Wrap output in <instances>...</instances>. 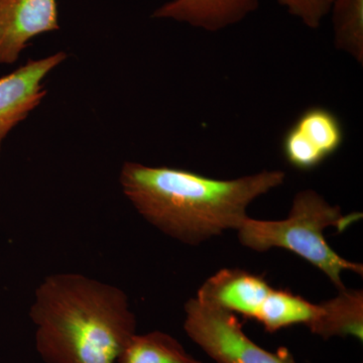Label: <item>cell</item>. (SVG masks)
I'll return each mask as SVG.
<instances>
[{
	"label": "cell",
	"instance_id": "cell-3",
	"mask_svg": "<svg viewBox=\"0 0 363 363\" xmlns=\"http://www.w3.org/2000/svg\"><path fill=\"white\" fill-rule=\"evenodd\" d=\"M362 217L357 212L343 214L340 207L308 189L295 195L288 217L283 220H259L248 216L236 231L241 245L253 252L281 248L295 253L323 272L340 291L346 288L342 272L362 277L363 266L340 257L327 242L324 231L333 227L343 233Z\"/></svg>",
	"mask_w": 363,
	"mask_h": 363
},
{
	"label": "cell",
	"instance_id": "cell-9",
	"mask_svg": "<svg viewBox=\"0 0 363 363\" xmlns=\"http://www.w3.org/2000/svg\"><path fill=\"white\" fill-rule=\"evenodd\" d=\"M259 0H173L152 16L189 23L207 32H219L257 11Z\"/></svg>",
	"mask_w": 363,
	"mask_h": 363
},
{
	"label": "cell",
	"instance_id": "cell-4",
	"mask_svg": "<svg viewBox=\"0 0 363 363\" xmlns=\"http://www.w3.org/2000/svg\"><path fill=\"white\" fill-rule=\"evenodd\" d=\"M184 330L216 363H298L286 348L276 352L252 340L233 313L189 298L184 306Z\"/></svg>",
	"mask_w": 363,
	"mask_h": 363
},
{
	"label": "cell",
	"instance_id": "cell-8",
	"mask_svg": "<svg viewBox=\"0 0 363 363\" xmlns=\"http://www.w3.org/2000/svg\"><path fill=\"white\" fill-rule=\"evenodd\" d=\"M272 286L264 277L241 269H222L197 291L200 302L255 320Z\"/></svg>",
	"mask_w": 363,
	"mask_h": 363
},
{
	"label": "cell",
	"instance_id": "cell-14",
	"mask_svg": "<svg viewBox=\"0 0 363 363\" xmlns=\"http://www.w3.org/2000/svg\"><path fill=\"white\" fill-rule=\"evenodd\" d=\"M291 16L313 30L320 28L325 16L330 13L333 0H277Z\"/></svg>",
	"mask_w": 363,
	"mask_h": 363
},
{
	"label": "cell",
	"instance_id": "cell-7",
	"mask_svg": "<svg viewBox=\"0 0 363 363\" xmlns=\"http://www.w3.org/2000/svg\"><path fill=\"white\" fill-rule=\"evenodd\" d=\"M59 28L57 0H0V64L16 63L30 40Z\"/></svg>",
	"mask_w": 363,
	"mask_h": 363
},
{
	"label": "cell",
	"instance_id": "cell-5",
	"mask_svg": "<svg viewBox=\"0 0 363 363\" xmlns=\"http://www.w3.org/2000/svg\"><path fill=\"white\" fill-rule=\"evenodd\" d=\"M345 140L337 114L322 106L303 111L281 140V152L292 168L310 172L319 168L341 149Z\"/></svg>",
	"mask_w": 363,
	"mask_h": 363
},
{
	"label": "cell",
	"instance_id": "cell-11",
	"mask_svg": "<svg viewBox=\"0 0 363 363\" xmlns=\"http://www.w3.org/2000/svg\"><path fill=\"white\" fill-rule=\"evenodd\" d=\"M319 313V306L313 304L289 290L272 288L260 308L255 321L269 333L295 325L308 326Z\"/></svg>",
	"mask_w": 363,
	"mask_h": 363
},
{
	"label": "cell",
	"instance_id": "cell-12",
	"mask_svg": "<svg viewBox=\"0 0 363 363\" xmlns=\"http://www.w3.org/2000/svg\"><path fill=\"white\" fill-rule=\"evenodd\" d=\"M116 363H203L187 352L175 337L162 331L131 337Z\"/></svg>",
	"mask_w": 363,
	"mask_h": 363
},
{
	"label": "cell",
	"instance_id": "cell-6",
	"mask_svg": "<svg viewBox=\"0 0 363 363\" xmlns=\"http://www.w3.org/2000/svg\"><path fill=\"white\" fill-rule=\"evenodd\" d=\"M67 58L63 52L30 60L13 73L0 78V152L2 142L18 123L39 106L47 90L43 81Z\"/></svg>",
	"mask_w": 363,
	"mask_h": 363
},
{
	"label": "cell",
	"instance_id": "cell-13",
	"mask_svg": "<svg viewBox=\"0 0 363 363\" xmlns=\"http://www.w3.org/2000/svg\"><path fill=\"white\" fill-rule=\"evenodd\" d=\"M334 45L357 63H363V0H333Z\"/></svg>",
	"mask_w": 363,
	"mask_h": 363
},
{
	"label": "cell",
	"instance_id": "cell-1",
	"mask_svg": "<svg viewBox=\"0 0 363 363\" xmlns=\"http://www.w3.org/2000/svg\"><path fill=\"white\" fill-rule=\"evenodd\" d=\"M285 180V172L279 169L218 180L135 162H124L119 175L123 194L138 214L164 235L189 245L238 230L250 205Z\"/></svg>",
	"mask_w": 363,
	"mask_h": 363
},
{
	"label": "cell",
	"instance_id": "cell-2",
	"mask_svg": "<svg viewBox=\"0 0 363 363\" xmlns=\"http://www.w3.org/2000/svg\"><path fill=\"white\" fill-rule=\"evenodd\" d=\"M30 317L35 350L45 363H116L136 333L123 290L74 272L45 277Z\"/></svg>",
	"mask_w": 363,
	"mask_h": 363
},
{
	"label": "cell",
	"instance_id": "cell-10",
	"mask_svg": "<svg viewBox=\"0 0 363 363\" xmlns=\"http://www.w3.org/2000/svg\"><path fill=\"white\" fill-rule=\"evenodd\" d=\"M319 306L316 318L308 325L311 333L324 340L333 337H353L363 340L362 290L344 288L336 297Z\"/></svg>",
	"mask_w": 363,
	"mask_h": 363
}]
</instances>
